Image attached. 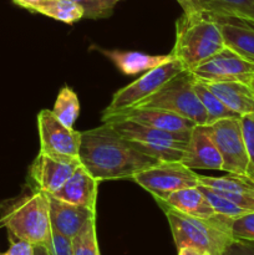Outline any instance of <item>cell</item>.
<instances>
[{"label": "cell", "mask_w": 254, "mask_h": 255, "mask_svg": "<svg viewBox=\"0 0 254 255\" xmlns=\"http://www.w3.org/2000/svg\"><path fill=\"white\" fill-rule=\"evenodd\" d=\"M79 159L99 182L132 179L159 162L139 152L107 122L81 132Z\"/></svg>", "instance_id": "1"}, {"label": "cell", "mask_w": 254, "mask_h": 255, "mask_svg": "<svg viewBox=\"0 0 254 255\" xmlns=\"http://www.w3.org/2000/svg\"><path fill=\"white\" fill-rule=\"evenodd\" d=\"M227 46L221 26L206 11L186 14L176 21V37L171 54L183 70L193 71Z\"/></svg>", "instance_id": "2"}, {"label": "cell", "mask_w": 254, "mask_h": 255, "mask_svg": "<svg viewBox=\"0 0 254 255\" xmlns=\"http://www.w3.org/2000/svg\"><path fill=\"white\" fill-rule=\"evenodd\" d=\"M0 221L10 238L32 246H46L51 238L49 194L40 189L0 204Z\"/></svg>", "instance_id": "3"}, {"label": "cell", "mask_w": 254, "mask_h": 255, "mask_svg": "<svg viewBox=\"0 0 254 255\" xmlns=\"http://www.w3.org/2000/svg\"><path fill=\"white\" fill-rule=\"evenodd\" d=\"M177 249L194 248L209 255H223L234 239L229 217L216 216L199 218L163 207Z\"/></svg>", "instance_id": "4"}, {"label": "cell", "mask_w": 254, "mask_h": 255, "mask_svg": "<svg viewBox=\"0 0 254 255\" xmlns=\"http://www.w3.org/2000/svg\"><path fill=\"white\" fill-rule=\"evenodd\" d=\"M107 124L139 152L159 162H181L189 138L186 134L169 133L131 120H112Z\"/></svg>", "instance_id": "5"}, {"label": "cell", "mask_w": 254, "mask_h": 255, "mask_svg": "<svg viewBox=\"0 0 254 255\" xmlns=\"http://www.w3.org/2000/svg\"><path fill=\"white\" fill-rule=\"evenodd\" d=\"M142 107L167 110L191 120L196 125H208V116L194 90V76L187 70L172 77L158 91L133 109Z\"/></svg>", "instance_id": "6"}, {"label": "cell", "mask_w": 254, "mask_h": 255, "mask_svg": "<svg viewBox=\"0 0 254 255\" xmlns=\"http://www.w3.org/2000/svg\"><path fill=\"white\" fill-rule=\"evenodd\" d=\"M221 153L222 171L254 184L253 172L247 152L241 117H227L208 125Z\"/></svg>", "instance_id": "7"}, {"label": "cell", "mask_w": 254, "mask_h": 255, "mask_svg": "<svg viewBox=\"0 0 254 255\" xmlns=\"http://www.w3.org/2000/svg\"><path fill=\"white\" fill-rule=\"evenodd\" d=\"M181 71H183V67L176 59L146 71L141 77L115 92L111 102L102 112L101 120L133 109L139 102L158 91L167 81Z\"/></svg>", "instance_id": "8"}, {"label": "cell", "mask_w": 254, "mask_h": 255, "mask_svg": "<svg viewBox=\"0 0 254 255\" xmlns=\"http://www.w3.org/2000/svg\"><path fill=\"white\" fill-rule=\"evenodd\" d=\"M132 181L161 201L179 189L199 186L198 173L178 161L157 162L134 174Z\"/></svg>", "instance_id": "9"}, {"label": "cell", "mask_w": 254, "mask_h": 255, "mask_svg": "<svg viewBox=\"0 0 254 255\" xmlns=\"http://www.w3.org/2000/svg\"><path fill=\"white\" fill-rule=\"evenodd\" d=\"M37 129L41 153L60 159H79L81 132L62 125L51 110L39 112Z\"/></svg>", "instance_id": "10"}, {"label": "cell", "mask_w": 254, "mask_h": 255, "mask_svg": "<svg viewBox=\"0 0 254 255\" xmlns=\"http://www.w3.org/2000/svg\"><path fill=\"white\" fill-rule=\"evenodd\" d=\"M191 74L199 81L254 82V62L226 46Z\"/></svg>", "instance_id": "11"}, {"label": "cell", "mask_w": 254, "mask_h": 255, "mask_svg": "<svg viewBox=\"0 0 254 255\" xmlns=\"http://www.w3.org/2000/svg\"><path fill=\"white\" fill-rule=\"evenodd\" d=\"M181 162L193 171H222L223 162L208 125H196L193 127Z\"/></svg>", "instance_id": "12"}, {"label": "cell", "mask_w": 254, "mask_h": 255, "mask_svg": "<svg viewBox=\"0 0 254 255\" xmlns=\"http://www.w3.org/2000/svg\"><path fill=\"white\" fill-rule=\"evenodd\" d=\"M80 164V159H60L39 152L30 166V178L36 189L54 194L64 186Z\"/></svg>", "instance_id": "13"}, {"label": "cell", "mask_w": 254, "mask_h": 255, "mask_svg": "<svg viewBox=\"0 0 254 255\" xmlns=\"http://www.w3.org/2000/svg\"><path fill=\"white\" fill-rule=\"evenodd\" d=\"M112 120H131V121L144 125V126L162 129V131L169 132V133L186 134V136H189L193 127L196 126L193 121L181 116V115L167 111V110L148 109V107L128 110L122 114L107 117V119L102 120V122H109Z\"/></svg>", "instance_id": "14"}, {"label": "cell", "mask_w": 254, "mask_h": 255, "mask_svg": "<svg viewBox=\"0 0 254 255\" xmlns=\"http://www.w3.org/2000/svg\"><path fill=\"white\" fill-rule=\"evenodd\" d=\"M99 184L100 182L95 179L82 164H80L64 186L50 196L66 203L96 211Z\"/></svg>", "instance_id": "15"}, {"label": "cell", "mask_w": 254, "mask_h": 255, "mask_svg": "<svg viewBox=\"0 0 254 255\" xmlns=\"http://www.w3.org/2000/svg\"><path fill=\"white\" fill-rule=\"evenodd\" d=\"M50 222L52 231L72 239L89 219L96 217V211L66 203L50 196Z\"/></svg>", "instance_id": "16"}, {"label": "cell", "mask_w": 254, "mask_h": 255, "mask_svg": "<svg viewBox=\"0 0 254 255\" xmlns=\"http://www.w3.org/2000/svg\"><path fill=\"white\" fill-rule=\"evenodd\" d=\"M198 183L229 199L244 211L254 212V184L231 174L224 177L198 174Z\"/></svg>", "instance_id": "17"}, {"label": "cell", "mask_w": 254, "mask_h": 255, "mask_svg": "<svg viewBox=\"0 0 254 255\" xmlns=\"http://www.w3.org/2000/svg\"><path fill=\"white\" fill-rule=\"evenodd\" d=\"M201 82L213 91L221 101L238 116L254 114V82Z\"/></svg>", "instance_id": "18"}, {"label": "cell", "mask_w": 254, "mask_h": 255, "mask_svg": "<svg viewBox=\"0 0 254 255\" xmlns=\"http://www.w3.org/2000/svg\"><path fill=\"white\" fill-rule=\"evenodd\" d=\"M161 208L174 209L183 214H188L192 217H199V218H211L216 216L213 207L209 203L206 194L202 189L197 187L191 188L179 189L169 194L166 199H154Z\"/></svg>", "instance_id": "19"}, {"label": "cell", "mask_w": 254, "mask_h": 255, "mask_svg": "<svg viewBox=\"0 0 254 255\" xmlns=\"http://www.w3.org/2000/svg\"><path fill=\"white\" fill-rule=\"evenodd\" d=\"M100 51L114 62L115 66L125 75H137L158 67L173 59L172 54L149 55L141 51H124V50H102Z\"/></svg>", "instance_id": "20"}, {"label": "cell", "mask_w": 254, "mask_h": 255, "mask_svg": "<svg viewBox=\"0 0 254 255\" xmlns=\"http://www.w3.org/2000/svg\"><path fill=\"white\" fill-rule=\"evenodd\" d=\"M216 19L221 26L227 46L254 62V25L237 19Z\"/></svg>", "instance_id": "21"}, {"label": "cell", "mask_w": 254, "mask_h": 255, "mask_svg": "<svg viewBox=\"0 0 254 255\" xmlns=\"http://www.w3.org/2000/svg\"><path fill=\"white\" fill-rule=\"evenodd\" d=\"M206 12L254 25V0H199Z\"/></svg>", "instance_id": "22"}, {"label": "cell", "mask_w": 254, "mask_h": 255, "mask_svg": "<svg viewBox=\"0 0 254 255\" xmlns=\"http://www.w3.org/2000/svg\"><path fill=\"white\" fill-rule=\"evenodd\" d=\"M32 12L45 15L65 24H74L84 17V10L72 0H46L37 5Z\"/></svg>", "instance_id": "23"}, {"label": "cell", "mask_w": 254, "mask_h": 255, "mask_svg": "<svg viewBox=\"0 0 254 255\" xmlns=\"http://www.w3.org/2000/svg\"><path fill=\"white\" fill-rule=\"evenodd\" d=\"M57 120L66 127L74 128L80 115V101L74 90L65 86L60 90L51 110Z\"/></svg>", "instance_id": "24"}, {"label": "cell", "mask_w": 254, "mask_h": 255, "mask_svg": "<svg viewBox=\"0 0 254 255\" xmlns=\"http://www.w3.org/2000/svg\"><path fill=\"white\" fill-rule=\"evenodd\" d=\"M194 90H196L197 96L208 116V125L213 124L218 120L227 119V117L238 116L232 110H229L213 91H211L203 82L198 81L197 79H194Z\"/></svg>", "instance_id": "25"}, {"label": "cell", "mask_w": 254, "mask_h": 255, "mask_svg": "<svg viewBox=\"0 0 254 255\" xmlns=\"http://www.w3.org/2000/svg\"><path fill=\"white\" fill-rule=\"evenodd\" d=\"M74 255H101L96 232V217L89 219L71 239Z\"/></svg>", "instance_id": "26"}, {"label": "cell", "mask_w": 254, "mask_h": 255, "mask_svg": "<svg viewBox=\"0 0 254 255\" xmlns=\"http://www.w3.org/2000/svg\"><path fill=\"white\" fill-rule=\"evenodd\" d=\"M198 187L202 189V192L206 194L209 203H211V206L213 207L214 212H216L217 214H221V216L229 217V218L236 219V218H239V217L244 216V214L249 213V212L242 209L241 207L234 204L233 202H231L229 199L224 198V197H222L221 194L213 192L212 189L207 188V187H203V186H198Z\"/></svg>", "instance_id": "27"}, {"label": "cell", "mask_w": 254, "mask_h": 255, "mask_svg": "<svg viewBox=\"0 0 254 255\" xmlns=\"http://www.w3.org/2000/svg\"><path fill=\"white\" fill-rule=\"evenodd\" d=\"M84 10L86 19H106L114 12L119 0H72Z\"/></svg>", "instance_id": "28"}, {"label": "cell", "mask_w": 254, "mask_h": 255, "mask_svg": "<svg viewBox=\"0 0 254 255\" xmlns=\"http://www.w3.org/2000/svg\"><path fill=\"white\" fill-rule=\"evenodd\" d=\"M232 233L234 239L254 243V212L233 219Z\"/></svg>", "instance_id": "29"}, {"label": "cell", "mask_w": 254, "mask_h": 255, "mask_svg": "<svg viewBox=\"0 0 254 255\" xmlns=\"http://www.w3.org/2000/svg\"><path fill=\"white\" fill-rule=\"evenodd\" d=\"M242 129H243L244 142H246L247 152H248L249 162H251L252 172L254 178V114L246 115L241 117Z\"/></svg>", "instance_id": "30"}, {"label": "cell", "mask_w": 254, "mask_h": 255, "mask_svg": "<svg viewBox=\"0 0 254 255\" xmlns=\"http://www.w3.org/2000/svg\"><path fill=\"white\" fill-rule=\"evenodd\" d=\"M45 247L47 248L50 255H74L71 239L55 231L51 232L50 242Z\"/></svg>", "instance_id": "31"}, {"label": "cell", "mask_w": 254, "mask_h": 255, "mask_svg": "<svg viewBox=\"0 0 254 255\" xmlns=\"http://www.w3.org/2000/svg\"><path fill=\"white\" fill-rule=\"evenodd\" d=\"M11 239V243H10L9 249L0 255H35L32 244L24 241H19V239Z\"/></svg>", "instance_id": "32"}, {"label": "cell", "mask_w": 254, "mask_h": 255, "mask_svg": "<svg viewBox=\"0 0 254 255\" xmlns=\"http://www.w3.org/2000/svg\"><path fill=\"white\" fill-rule=\"evenodd\" d=\"M231 255H254V243L244 241H236L228 248Z\"/></svg>", "instance_id": "33"}, {"label": "cell", "mask_w": 254, "mask_h": 255, "mask_svg": "<svg viewBox=\"0 0 254 255\" xmlns=\"http://www.w3.org/2000/svg\"><path fill=\"white\" fill-rule=\"evenodd\" d=\"M176 1L178 2L179 6L183 9V12H186V14L204 11L199 0H176Z\"/></svg>", "instance_id": "34"}, {"label": "cell", "mask_w": 254, "mask_h": 255, "mask_svg": "<svg viewBox=\"0 0 254 255\" xmlns=\"http://www.w3.org/2000/svg\"><path fill=\"white\" fill-rule=\"evenodd\" d=\"M15 5L22 7V9H26L29 11H32L37 5H40L41 2L46 1V0H11Z\"/></svg>", "instance_id": "35"}, {"label": "cell", "mask_w": 254, "mask_h": 255, "mask_svg": "<svg viewBox=\"0 0 254 255\" xmlns=\"http://www.w3.org/2000/svg\"><path fill=\"white\" fill-rule=\"evenodd\" d=\"M178 255H209L206 252H202L199 249H194V248H181L178 249Z\"/></svg>", "instance_id": "36"}, {"label": "cell", "mask_w": 254, "mask_h": 255, "mask_svg": "<svg viewBox=\"0 0 254 255\" xmlns=\"http://www.w3.org/2000/svg\"><path fill=\"white\" fill-rule=\"evenodd\" d=\"M34 254L35 255H50L47 252V248L45 246H34Z\"/></svg>", "instance_id": "37"}, {"label": "cell", "mask_w": 254, "mask_h": 255, "mask_svg": "<svg viewBox=\"0 0 254 255\" xmlns=\"http://www.w3.org/2000/svg\"><path fill=\"white\" fill-rule=\"evenodd\" d=\"M223 255H231V254H229V252H228V251H227V252H226V253H224Z\"/></svg>", "instance_id": "38"}, {"label": "cell", "mask_w": 254, "mask_h": 255, "mask_svg": "<svg viewBox=\"0 0 254 255\" xmlns=\"http://www.w3.org/2000/svg\"><path fill=\"white\" fill-rule=\"evenodd\" d=\"M119 1H121V0H119Z\"/></svg>", "instance_id": "39"}]
</instances>
